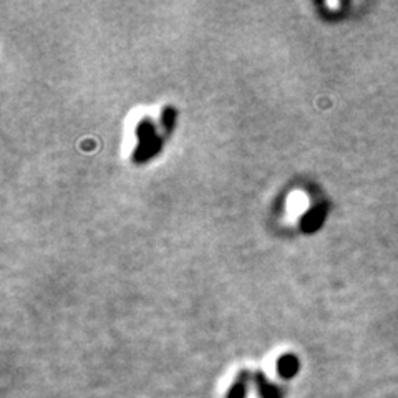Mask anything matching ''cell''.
<instances>
[{
    "label": "cell",
    "mask_w": 398,
    "mask_h": 398,
    "mask_svg": "<svg viewBox=\"0 0 398 398\" xmlns=\"http://www.w3.org/2000/svg\"><path fill=\"white\" fill-rule=\"evenodd\" d=\"M138 140H140V146H138L135 153V161H145V159L152 158L154 153L159 152L161 148V140L154 133V127L152 121L145 120L138 125L136 129Z\"/></svg>",
    "instance_id": "1"
},
{
    "label": "cell",
    "mask_w": 398,
    "mask_h": 398,
    "mask_svg": "<svg viewBox=\"0 0 398 398\" xmlns=\"http://www.w3.org/2000/svg\"><path fill=\"white\" fill-rule=\"evenodd\" d=\"M174 116H176V111L173 108H166L165 111H163V125H165V128L168 132H171L174 127Z\"/></svg>",
    "instance_id": "6"
},
{
    "label": "cell",
    "mask_w": 398,
    "mask_h": 398,
    "mask_svg": "<svg viewBox=\"0 0 398 398\" xmlns=\"http://www.w3.org/2000/svg\"><path fill=\"white\" fill-rule=\"evenodd\" d=\"M246 393V374H242L237 379V382L234 383V387L229 392V398H244Z\"/></svg>",
    "instance_id": "5"
},
{
    "label": "cell",
    "mask_w": 398,
    "mask_h": 398,
    "mask_svg": "<svg viewBox=\"0 0 398 398\" xmlns=\"http://www.w3.org/2000/svg\"><path fill=\"white\" fill-rule=\"evenodd\" d=\"M255 379H257V382H259V387H261V392H262V397L264 398H280V393L275 390L272 385L267 382L266 379L261 374H257L255 375Z\"/></svg>",
    "instance_id": "4"
},
{
    "label": "cell",
    "mask_w": 398,
    "mask_h": 398,
    "mask_svg": "<svg viewBox=\"0 0 398 398\" xmlns=\"http://www.w3.org/2000/svg\"><path fill=\"white\" fill-rule=\"evenodd\" d=\"M297 368H299V362L294 355H284L282 359H279L278 362V372L284 379H291L297 374Z\"/></svg>",
    "instance_id": "3"
},
{
    "label": "cell",
    "mask_w": 398,
    "mask_h": 398,
    "mask_svg": "<svg viewBox=\"0 0 398 398\" xmlns=\"http://www.w3.org/2000/svg\"><path fill=\"white\" fill-rule=\"evenodd\" d=\"M324 216H325V206L312 209L307 216H304L302 223H300V226H302V231L304 233L316 231L318 226H320L322 219H324Z\"/></svg>",
    "instance_id": "2"
}]
</instances>
